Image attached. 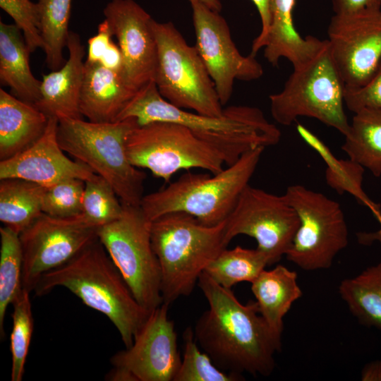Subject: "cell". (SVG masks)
Listing matches in <instances>:
<instances>
[{
  "instance_id": "5bb4252c",
  "label": "cell",
  "mask_w": 381,
  "mask_h": 381,
  "mask_svg": "<svg viewBox=\"0 0 381 381\" xmlns=\"http://www.w3.org/2000/svg\"><path fill=\"white\" fill-rule=\"evenodd\" d=\"M193 11L195 47L214 84L222 106L231 99L236 80L252 81L263 75L255 56L242 55L232 40L229 27L219 14L198 0Z\"/></svg>"
},
{
  "instance_id": "ba28073f",
  "label": "cell",
  "mask_w": 381,
  "mask_h": 381,
  "mask_svg": "<svg viewBox=\"0 0 381 381\" xmlns=\"http://www.w3.org/2000/svg\"><path fill=\"white\" fill-rule=\"evenodd\" d=\"M157 47L153 80L169 103L200 114L219 116L224 108L195 46L189 45L172 22L152 19Z\"/></svg>"
},
{
  "instance_id": "7c38bea8",
  "label": "cell",
  "mask_w": 381,
  "mask_h": 381,
  "mask_svg": "<svg viewBox=\"0 0 381 381\" xmlns=\"http://www.w3.org/2000/svg\"><path fill=\"white\" fill-rule=\"evenodd\" d=\"M298 226L297 213L284 195L248 185L226 219L224 243L238 235L252 237L270 265L286 255Z\"/></svg>"
},
{
  "instance_id": "52a82bcc",
  "label": "cell",
  "mask_w": 381,
  "mask_h": 381,
  "mask_svg": "<svg viewBox=\"0 0 381 381\" xmlns=\"http://www.w3.org/2000/svg\"><path fill=\"white\" fill-rule=\"evenodd\" d=\"M344 89L326 40L310 60L294 68L280 92L270 95L272 116L283 126L298 117L314 118L344 136L350 126L344 109Z\"/></svg>"
},
{
  "instance_id": "f546056e",
  "label": "cell",
  "mask_w": 381,
  "mask_h": 381,
  "mask_svg": "<svg viewBox=\"0 0 381 381\" xmlns=\"http://www.w3.org/2000/svg\"><path fill=\"white\" fill-rule=\"evenodd\" d=\"M0 240V337L4 339L7 308L23 290V257L18 233L1 226Z\"/></svg>"
},
{
  "instance_id": "d6986e66",
  "label": "cell",
  "mask_w": 381,
  "mask_h": 381,
  "mask_svg": "<svg viewBox=\"0 0 381 381\" xmlns=\"http://www.w3.org/2000/svg\"><path fill=\"white\" fill-rule=\"evenodd\" d=\"M68 59L58 70L43 75L40 100L35 104L47 116L82 119L80 98L84 79L85 47L78 34L71 32Z\"/></svg>"
},
{
  "instance_id": "7bdbcfd3",
  "label": "cell",
  "mask_w": 381,
  "mask_h": 381,
  "mask_svg": "<svg viewBox=\"0 0 381 381\" xmlns=\"http://www.w3.org/2000/svg\"><path fill=\"white\" fill-rule=\"evenodd\" d=\"M191 0H188L190 1ZM204 5H205L209 8L217 11L220 12L222 10V4L219 0H198Z\"/></svg>"
},
{
  "instance_id": "4316f807",
  "label": "cell",
  "mask_w": 381,
  "mask_h": 381,
  "mask_svg": "<svg viewBox=\"0 0 381 381\" xmlns=\"http://www.w3.org/2000/svg\"><path fill=\"white\" fill-rule=\"evenodd\" d=\"M296 130L303 140L315 150L325 162V179L328 186L340 194L345 192L351 194L360 203L368 206L380 223V207L369 199L362 188L364 168L350 159H337L329 148L303 125L298 124Z\"/></svg>"
},
{
  "instance_id": "83f0119b",
  "label": "cell",
  "mask_w": 381,
  "mask_h": 381,
  "mask_svg": "<svg viewBox=\"0 0 381 381\" xmlns=\"http://www.w3.org/2000/svg\"><path fill=\"white\" fill-rule=\"evenodd\" d=\"M339 293L361 323L381 329V261L344 279Z\"/></svg>"
},
{
  "instance_id": "3957f363",
  "label": "cell",
  "mask_w": 381,
  "mask_h": 381,
  "mask_svg": "<svg viewBox=\"0 0 381 381\" xmlns=\"http://www.w3.org/2000/svg\"><path fill=\"white\" fill-rule=\"evenodd\" d=\"M62 286L113 323L126 348L149 312L136 301L98 238L63 265L44 274L34 292L41 296Z\"/></svg>"
},
{
  "instance_id": "484cf974",
  "label": "cell",
  "mask_w": 381,
  "mask_h": 381,
  "mask_svg": "<svg viewBox=\"0 0 381 381\" xmlns=\"http://www.w3.org/2000/svg\"><path fill=\"white\" fill-rule=\"evenodd\" d=\"M44 189L21 179H0V221L20 234L43 213Z\"/></svg>"
},
{
  "instance_id": "cb8c5ba5",
  "label": "cell",
  "mask_w": 381,
  "mask_h": 381,
  "mask_svg": "<svg viewBox=\"0 0 381 381\" xmlns=\"http://www.w3.org/2000/svg\"><path fill=\"white\" fill-rule=\"evenodd\" d=\"M31 54L15 24L0 20V81L16 97L35 105L40 99L41 80L30 67Z\"/></svg>"
},
{
  "instance_id": "5b68a950",
  "label": "cell",
  "mask_w": 381,
  "mask_h": 381,
  "mask_svg": "<svg viewBox=\"0 0 381 381\" xmlns=\"http://www.w3.org/2000/svg\"><path fill=\"white\" fill-rule=\"evenodd\" d=\"M265 149L258 147L246 152L235 163L212 176L187 172L167 187L144 195L140 206L150 222L168 213L181 212L205 224H218L229 217L249 185Z\"/></svg>"
},
{
  "instance_id": "7a4b0ae2",
  "label": "cell",
  "mask_w": 381,
  "mask_h": 381,
  "mask_svg": "<svg viewBox=\"0 0 381 381\" xmlns=\"http://www.w3.org/2000/svg\"><path fill=\"white\" fill-rule=\"evenodd\" d=\"M134 118L138 125L155 121L179 123L217 148L226 165L246 152L277 145L279 129L258 107L232 105L219 116H207L175 107L159 94L155 81L139 89L119 115L116 121Z\"/></svg>"
},
{
  "instance_id": "74e56055",
  "label": "cell",
  "mask_w": 381,
  "mask_h": 381,
  "mask_svg": "<svg viewBox=\"0 0 381 381\" xmlns=\"http://www.w3.org/2000/svg\"><path fill=\"white\" fill-rule=\"evenodd\" d=\"M114 36L111 27L106 19L98 25L97 32L87 42V56L86 61L99 63L101 58L113 42Z\"/></svg>"
},
{
  "instance_id": "9c48e42d",
  "label": "cell",
  "mask_w": 381,
  "mask_h": 381,
  "mask_svg": "<svg viewBox=\"0 0 381 381\" xmlns=\"http://www.w3.org/2000/svg\"><path fill=\"white\" fill-rule=\"evenodd\" d=\"M126 151L133 166L150 170L165 182L180 170L198 168L213 174L226 164L214 146L186 126L169 121L137 125L128 136Z\"/></svg>"
},
{
  "instance_id": "f35d334b",
  "label": "cell",
  "mask_w": 381,
  "mask_h": 381,
  "mask_svg": "<svg viewBox=\"0 0 381 381\" xmlns=\"http://www.w3.org/2000/svg\"><path fill=\"white\" fill-rule=\"evenodd\" d=\"M334 14H346L365 10H380L381 0H332Z\"/></svg>"
},
{
  "instance_id": "d6a6232c",
  "label": "cell",
  "mask_w": 381,
  "mask_h": 381,
  "mask_svg": "<svg viewBox=\"0 0 381 381\" xmlns=\"http://www.w3.org/2000/svg\"><path fill=\"white\" fill-rule=\"evenodd\" d=\"M184 352L174 381H238L244 380L241 374L218 368L195 340L193 329L183 332Z\"/></svg>"
},
{
  "instance_id": "4dcf8cb0",
  "label": "cell",
  "mask_w": 381,
  "mask_h": 381,
  "mask_svg": "<svg viewBox=\"0 0 381 381\" xmlns=\"http://www.w3.org/2000/svg\"><path fill=\"white\" fill-rule=\"evenodd\" d=\"M37 4L46 64L51 71H56L66 62L63 49L67 47L71 32L72 0H37Z\"/></svg>"
},
{
  "instance_id": "1f68e13d",
  "label": "cell",
  "mask_w": 381,
  "mask_h": 381,
  "mask_svg": "<svg viewBox=\"0 0 381 381\" xmlns=\"http://www.w3.org/2000/svg\"><path fill=\"white\" fill-rule=\"evenodd\" d=\"M28 291H23L13 302L12 329L10 335L11 381H21L33 332L32 304Z\"/></svg>"
},
{
  "instance_id": "4fadbf2b",
  "label": "cell",
  "mask_w": 381,
  "mask_h": 381,
  "mask_svg": "<svg viewBox=\"0 0 381 381\" xmlns=\"http://www.w3.org/2000/svg\"><path fill=\"white\" fill-rule=\"evenodd\" d=\"M98 226L82 214L56 217L42 213L20 234L23 289L34 291L42 277L63 265L96 241Z\"/></svg>"
},
{
  "instance_id": "ee69618b",
  "label": "cell",
  "mask_w": 381,
  "mask_h": 381,
  "mask_svg": "<svg viewBox=\"0 0 381 381\" xmlns=\"http://www.w3.org/2000/svg\"><path fill=\"white\" fill-rule=\"evenodd\" d=\"M361 239L363 241H366L367 239L368 241H372L374 239H380L381 241V229L377 233H375L373 234H368L367 236H362Z\"/></svg>"
},
{
  "instance_id": "b9f144b4",
  "label": "cell",
  "mask_w": 381,
  "mask_h": 381,
  "mask_svg": "<svg viewBox=\"0 0 381 381\" xmlns=\"http://www.w3.org/2000/svg\"><path fill=\"white\" fill-rule=\"evenodd\" d=\"M361 379L363 381H381V361L368 363L361 371Z\"/></svg>"
},
{
  "instance_id": "ab89813d",
  "label": "cell",
  "mask_w": 381,
  "mask_h": 381,
  "mask_svg": "<svg viewBox=\"0 0 381 381\" xmlns=\"http://www.w3.org/2000/svg\"><path fill=\"white\" fill-rule=\"evenodd\" d=\"M255 5L261 20V30L253 41L250 54L255 56L257 52L265 46L268 33L270 17L269 12V0H251Z\"/></svg>"
},
{
  "instance_id": "8d00e7d4",
  "label": "cell",
  "mask_w": 381,
  "mask_h": 381,
  "mask_svg": "<svg viewBox=\"0 0 381 381\" xmlns=\"http://www.w3.org/2000/svg\"><path fill=\"white\" fill-rule=\"evenodd\" d=\"M344 105L355 113L367 107L381 108V59L370 80L356 89H344Z\"/></svg>"
},
{
  "instance_id": "f1b7e54d",
  "label": "cell",
  "mask_w": 381,
  "mask_h": 381,
  "mask_svg": "<svg viewBox=\"0 0 381 381\" xmlns=\"http://www.w3.org/2000/svg\"><path fill=\"white\" fill-rule=\"evenodd\" d=\"M269 262L267 256L257 248L236 246L223 250L204 271L219 285L231 289L243 282H253Z\"/></svg>"
},
{
  "instance_id": "8fae6325",
  "label": "cell",
  "mask_w": 381,
  "mask_h": 381,
  "mask_svg": "<svg viewBox=\"0 0 381 381\" xmlns=\"http://www.w3.org/2000/svg\"><path fill=\"white\" fill-rule=\"evenodd\" d=\"M296 210L299 226L285 256L306 271L327 269L349 243L340 204L304 186H289L284 194Z\"/></svg>"
},
{
  "instance_id": "277c9868",
  "label": "cell",
  "mask_w": 381,
  "mask_h": 381,
  "mask_svg": "<svg viewBox=\"0 0 381 381\" xmlns=\"http://www.w3.org/2000/svg\"><path fill=\"white\" fill-rule=\"evenodd\" d=\"M226 219L207 225L185 212L151 222L150 237L161 270L163 303L189 296L207 266L225 248Z\"/></svg>"
},
{
  "instance_id": "ac0fdd59",
  "label": "cell",
  "mask_w": 381,
  "mask_h": 381,
  "mask_svg": "<svg viewBox=\"0 0 381 381\" xmlns=\"http://www.w3.org/2000/svg\"><path fill=\"white\" fill-rule=\"evenodd\" d=\"M59 119L49 118L43 135L17 155L0 161V179L17 178L48 187L69 179L87 181L95 173L86 164L68 157L57 139Z\"/></svg>"
},
{
  "instance_id": "44dd1931",
  "label": "cell",
  "mask_w": 381,
  "mask_h": 381,
  "mask_svg": "<svg viewBox=\"0 0 381 381\" xmlns=\"http://www.w3.org/2000/svg\"><path fill=\"white\" fill-rule=\"evenodd\" d=\"M295 0H269L270 27L265 40L264 56L273 66L279 59H288L294 68L310 60L326 40L313 36L302 37L294 27Z\"/></svg>"
},
{
  "instance_id": "8992f818",
  "label": "cell",
  "mask_w": 381,
  "mask_h": 381,
  "mask_svg": "<svg viewBox=\"0 0 381 381\" xmlns=\"http://www.w3.org/2000/svg\"><path fill=\"white\" fill-rule=\"evenodd\" d=\"M134 118L95 123L83 119H59L57 139L61 149L107 180L122 203L140 206L145 174L133 166L126 151Z\"/></svg>"
},
{
  "instance_id": "e0dca14e",
  "label": "cell",
  "mask_w": 381,
  "mask_h": 381,
  "mask_svg": "<svg viewBox=\"0 0 381 381\" xmlns=\"http://www.w3.org/2000/svg\"><path fill=\"white\" fill-rule=\"evenodd\" d=\"M123 56L121 73L135 92L154 79L157 47L152 18L134 0H111L103 10Z\"/></svg>"
},
{
  "instance_id": "9a60e30c",
  "label": "cell",
  "mask_w": 381,
  "mask_h": 381,
  "mask_svg": "<svg viewBox=\"0 0 381 381\" xmlns=\"http://www.w3.org/2000/svg\"><path fill=\"white\" fill-rule=\"evenodd\" d=\"M327 35L330 54L345 88L365 85L381 59V9L334 14Z\"/></svg>"
},
{
  "instance_id": "e575fe53",
  "label": "cell",
  "mask_w": 381,
  "mask_h": 381,
  "mask_svg": "<svg viewBox=\"0 0 381 381\" xmlns=\"http://www.w3.org/2000/svg\"><path fill=\"white\" fill-rule=\"evenodd\" d=\"M85 181L69 179L45 187L42 212L56 217H71L83 212Z\"/></svg>"
},
{
  "instance_id": "603a6c76",
  "label": "cell",
  "mask_w": 381,
  "mask_h": 381,
  "mask_svg": "<svg viewBox=\"0 0 381 381\" xmlns=\"http://www.w3.org/2000/svg\"><path fill=\"white\" fill-rule=\"evenodd\" d=\"M251 291L260 315L274 337L282 341L284 318L302 296L296 273L282 265L264 270L251 282Z\"/></svg>"
},
{
  "instance_id": "7402d4cb",
  "label": "cell",
  "mask_w": 381,
  "mask_h": 381,
  "mask_svg": "<svg viewBox=\"0 0 381 381\" xmlns=\"http://www.w3.org/2000/svg\"><path fill=\"white\" fill-rule=\"evenodd\" d=\"M49 116L35 105L0 89V161L32 145L44 133Z\"/></svg>"
},
{
  "instance_id": "836d02e7",
  "label": "cell",
  "mask_w": 381,
  "mask_h": 381,
  "mask_svg": "<svg viewBox=\"0 0 381 381\" xmlns=\"http://www.w3.org/2000/svg\"><path fill=\"white\" fill-rule=\"evenodd\" d=\"M123 205L111 185L95 174L85 181L82 215L90 224L100 227L121 217Z\"/></svg>"
},
{
  "instance_id": "ffe728a7",
  "label": "cell",
  "mask_w": 381,
  "mask_h": 381,
  "mask_svg": "<svg viewBox=\"0 0 381 381\" xmlns=\"http://www.w3.org/2000/svg\"><path fill=\"white\" fill-rule=\"evenodd\" d=\"M135 93L126 83L121 73L99 63L85 61L80 111L88 121L95 123L116 121Z\"/></svg>"
},
{
  "instance_id": "d4e9b609",
  "label": "cell",
  "mask_w": 381,
  "mask_h": 381,
  "mask_svg": "<svg viewBox=\"0 0 381 381\" xmlns=\"http://www.w3.org/2000/svg\"><path fill=\"white\" fill-rule=\"evenodd\" d=\"M341 149L349 159L381 176V108L354 113Z\"/></svg>"
},
{
  "instance_id": "d590c367",
  "label": "cell",
  "mask_w": 381,
  "mask_h": 381,
  "mask_svg": "<svg viewBox=\"0 0 381 381\" xmlns=\"http://www.w3.org/2000/svg\"><path fill=\"white\" fill-rule=\"evenodd\" d=\"M0 7L10 16L23 32L25 43L32 53L44 49L40 30L38 4L30 0H0Z\"/></svg>"
},
{
  "instance_id": "30bf717a",
  "label": "cell",
  "mask_w": 381,
  "mask_h": 381,
  "mask_svg": "<svg viewBox=\"0 0 381 381\" xmlns=\"http://www.w3.org/2000/svg\"><path fill=\"white\" fill-rule=\"evenodd\" d=\"M117 219L98 228L97 238L139 304L150 312L163 303L161 270L150 224L140 206L123 204Z\"/></svg>"
},
{
  "instance_id": "2e32d148",
  "label": "cell",
  "mask_w": 381,
  "mask_h": 381,
  "mask_svg": "<svg viewBox=\"0 0 381 381\" xmlns=\"http://www.w3.org/2000/svg\"><path fill=\"white\" fill-rule=\"evenodd\" d=\"M168 304L150 311L133 343L110 359L114 368L129 373L135 381H174L181 357Z\"/></svg>"
},
{
  "instance_id": "60d3db41",
  "label": "cell",
  "mask_w": 381,
  "mask_h": 381,
  "mask_svg": "<svg viewBox=\"0 0 381 381\" xmlns=\"http://www.w3.org/2000/svg\"><path fill=\"white\" fill-rule=\"evenodd\" d=\"M102 66L119 73L123 69V56L120 48L114 41L111 43L100 61Z\"/></svg>"
},
{
  "instance_id": "6da1fadb",
  "label": "cell",
  "mask_w": 381,
  "mask_h": 381,
  "mask_svg": "<svg viewBox=\"0 0 381 381\" xmlns=\"http://www.w3.org/2000/svg\"><path fill=\"white\" fill-rule=\"evenodd\" d=\"M198 285L209 304L193 329L199 346L223 370L270 375L282 341L260 315L256 301L241 303L231 289L219 285L205 272Z\"/></svg>"
}]
</instances>
